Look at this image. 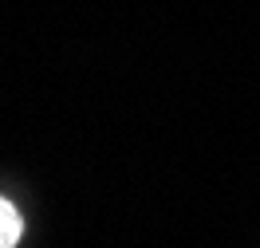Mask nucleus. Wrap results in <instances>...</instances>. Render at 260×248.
I'll return each mask as SVG.
<instances>
[{
	"mask_svg": "<svg viewBox=\"0 0 260 248\" xmlns=\"http://www.w3.org/2000/svg\"><path fill=\"white\" fill-rule=\"evenodd\" d=\"M20 232H24V221H20L16 205L8 197H0V248H16Z\"/></svg>",
	"mask_w": 260,
	"mask_h": 248,
	"instance_id": "obj_1",
	"label": "nucleus"
}]
</instances>
